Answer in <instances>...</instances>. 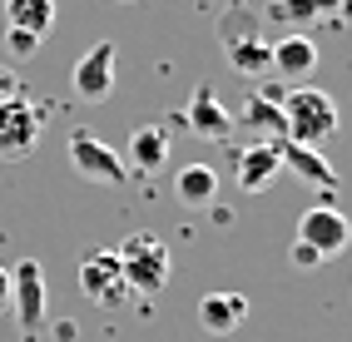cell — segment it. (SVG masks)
<instances>
[{
    "mask_svg": "<svg viewBox=\"0 0 352 342\" xmlns=\"http://www.w3.org/2000/svg\"><path fill=\"white\" fill-rule=\"evenodd\" d=\"M338 134V104L313 84H293L288 100H283V139H298V144H322Z\"/></svg>",
    "mask_w": 352,
    "mask_h": 342,
    "instance_id": "obj_1",
    "label": "cell"
},
{
    "mask_svg": "<svg viewBox=\"0 0 352 342\" xmlns=\"http://www.w3.org/2000/svg\"><path fill=\"white\" fill-rule=\"evenodd\" d=\"M114 258H120V273H124V288L129 293H159L164 283H169V248H164V238H154L149 228L144 233H129L120 248H114Z\"/></svg>",
    "mask_w": 352,
    "mask_h": 342,
    "instance_id": "obj_2",
    "label": "cell"
},
{
    "mask_svg": "<svg viewBox=\"0 0 352 342\" xmlns=\"http://www.w3.org/2000/svg\"><path fill=\"white\" fill-rule=\"evenodd\" d=\"M10 312L20 323V337L40 342V328H45V268L35 258L10 268Z\"/></svg>",
    "mask_w": 352,
    "mask_h": 342,
    "instance_id": "obj_3",
    "label": "cell"
},
{
    "mask_svg": "<svg viewBox=\"0 0 352 342\" xmlns=\"http://www.w3.org/2000/svg\"><path fill=\"white\" fill-rule=\"evenodd\" d=\"M40 129H45L40 104H30L25 95L6 100V104H0V159H6V164L30 159L35 144H40Z\"/></svg>",
    "mask_w": 352,
    "mask_h": 342,
    "instance_id": "obj_4",
    "label": "cell"
},
{
    "mask_svg": "<svg viewBox=\"0 0 352 342\" xmlns=\"http://www.w3.org/2000/svg\"><path fill=\"white\" fill-rule=\"evenodd\" d=\"M69 164H75L80 179H89V184H109V189H120L129 169H124V159L120 149H109L104 139H95V134H69Z\"/></svg>",
    "mask_w": 352,
    "mask_h": 342,
    "instance_id": "obj_5",
    "label": "cell"
},
{
    "mask_svg": "<svg viewBox=\"0 0 352 342\" xmlns=\"http://www.w3.org/2000/svg\"><path fill=\"white\" fill-rule=\"evenodd\" d=\"M298 243L318 248L322 258H338L352 243V223H347V214L338 209V203H313V209L298 218Z\"/></svg>",
    "mask_w": 352,
    "mask_h": 342,
    "instance_id": "obj_6",
    "label": "cell"
},
{
    "mask_svg": "<svg viewBox=\"0 0 352 342\" xmlns=\"http://www.w3.org/2000/svg\"><path fill=\"white\" fill-rule=\"evenodd\" d=\"M80 293L95 308H120L129 298V288H124V273H120V258L114 253H89L80 258Z\"/></svg>",
    "mask_w": 352,
    "mask_h": 342,
    "instance_id": "obj_7",
    "label": "cell"
},
{
    "mask_svg": "<svg viewBox=\"0 0 352 342\" xmlns=\"http://www.w3.org/2000/svg\"><path fill=\"white\" fill-rule=\"evenodd\" d=\"M268 70L288 84H302L313 70H318V40L308 30H288L283 40L268 45Z\"/></svg>",
    "mask_w": 352,
    "mask_h": 342,
    "instance_id": "obj_8",
    "label": "cell"
},
{
    "mask_svg": "<svg viewBox=\"0 0 352 342\" xmlns=\"http://www.w3.org/2000/svg\"><path fill=\"white\" fill-rule=\"evenodd\" d=\"M114 65H120V50H114V40H95L89 50L80 55L75 65V95L80 100H109L114 89Z\"/></svg>",
    "mask_w": 352,
    "mask_h": 342,
    "instance_id": "obj_9",
    "label": "cell"
},
{
    "mask_svg": "<svg viewBox=\"0 0 352 342\" xmlns=\"http://www.w3.org/2000/svg\"><path fill=\"white\" fill-rule=\"evenodd\" d=\"M278 174H283V159H278V144H268V139L233 154V179H239L243 194H263Z\"/></svg>",
    "mask_w": 352,
    "mask_h": 342,
    "instance_id": "obj_10",
    "label": "cell"
},
{
    "mask_svg": "<svg viewBox=\"0 0 352 342\" xmlns=\"http://www.w3.org/2000/svg\"><path fill=\"white\" fill-rule=\"evenodd\" d=\"M184 124H189L199 139L223 144L228 134H233V114L219 104V95H214L208 84H199V89H194V100H189V109H184Z\"/></svg>",
    "mask_w": 352,
    "mask_h": 342,
    "instance_id": "obj_11",
    "label": "cell"
},
{
    "mask_svg": "<svg viewBox=\"0 0 352 342\" xmlns=\"http://www.w3.org/2000/svg\"><path fill=\"white\" fill-rule=\"evenodd\" d=\"M120 159H124V169H129V174H159L164 164H169V129H159V124L134 129Z\"/></svg>",
    "mask_w": 352,
    "mask_h": 342,
    "instance_id": "obj_12",
    "label": "cell"
},
{
    "mask_svg": "<svg viewBox=\"0 0 352 342\" xmlns=\"http://www.w3.org/2000/svg\"><path fill=\"white\" fill-rule=\"evenodd\" d=\"M243 317H248V298H243V293H204V298H199V323H204L208 337L239 332Z\"/></svg>",
    "mask_w": 352,
    "mask_h": 342,
    "instance_id": "obj_13",
    "label": "cell"
},
{
    "mask_svg": "<svg viewBox=\"0 0 352 342\" xmlns=\"http://www.w3.org/2000/svg\"><path fill=\"white\" fill-rule=\"evenodd\" d=\"M273 144H278L283 169H293L298 179H308V184H318V189H338V169L327 164L313 144H298V139H273Z\"/></svg>",
    "mask_w": 352,
    "mask_h": 342,
    "instance_id": "obj_14",
    "label": "cell"
},
{
    "mask_svg": "<svg viewBox=\"0 0 352 342\" xmlns=\"http://www.w3.org/2000/svg\"><path fill=\"white\" fill-rule=\"evenodd\" d=\"M342 0H273L268 5V20L283 30H308L318 20H333Z\"/></svg>",
    "mask_w": 352,
    "mask_h": 342,
    "instance_id": "obj_15",
    "label": "cell"
},
{
    "mask_svg": "<svg viewBox=\"0 0 352 342\" xmlns=\"http://www.w3.org/2000/svg\"><path fill=\"white\" fill-rule=\"evenodd\" d=\"M174 198L184 203V209H208V203L219 198V174L208 164H184L174 174Z\"/></svg>",
    "mask_w": 352,
    "mask_h": 342,
    "instance_id": "obj_16",
    "label": "cell"
},
{
    "mask_svg": "<svg viewBox=\"0 0 352 342\" xmlns=\"http://www.w3.org/2000/svg\"><path fill=\"white\" fill-rule=\"evenodd\" d=\"M233 124H248L253 134H263V139H283V104H278L273 95H258V89H248V100H243V114Z\"/></svg>",
    "mask_w": 352,
    "mask_h": 342,
    "instance_id": "obj_17",
    "label": "cell"
},
{
    "mask_svg": "<svg viewBox=\"0 0 352 342\" xmlns=\"http://www.w3.org/2000/svg\"><path fill=\"white\" fill-rule=\"evenodd\" d=\"M223 55L233 65V75H243V80H258L268 70V40H263V30L239 35V40H223Z\"/></svg>",
    "mask_w": 352,
    "mask_h": 342,
    "instance_id": "obj_18",
    "label": "cell"
},
{
    "mask_svg": "<svg viewBox=\"0 0 352 342\" xmlns=\"http://www.w3.org/2000/svg\"><path fill=\"white\" fill-rule=\"evenodd\" d=\"M6 25L10 30L45 35L55 25V0H6Z\"/></svg>",
    "mask_w": 352,
    "mask_h": 342,
    "instance_id": "obj_19",
    "label": "cell"
},
{
    "mask_svg": "<svg viewBox=\"0 0 352 342\" xmlns=\"http://www.w3.org/2000/svg\"><path fill=\"white\" fill-rule=\"evenodd\" d=\"M6 45H10L15 55H35V50H40V35H30V30H10V25H6Z\"/></svg>",
    "mask_w": 352,
    "mask_h": 342,
    "instance_id": "obj_20",
    "label": "cell"
},
{
    "mask_svg": "<svg viewBox=\"0 0 352 342\" xmlns=\"http://www.w3.org/2000/svg\"><path fill=\"white\" fill-rule=\"evenodd\" d=\"M15 95H25V80H20L10 65H0V104L6 100H15Z\"/></svg>",
    "mask_w": 352,
    "mask_h": 342,
    "instance_id": "obj_21",
    "label": "cell"
},
{
    "mask_svg": "<svg viewBox=\"0 0 352 342\" xmlns=\"http://www.w3.org/2000/svg\"><path fill=\"white\" fill-rule=\"evenodd\" d=\"M293 263H298V268H322L327 258L318 253V248H308V243H293Z\"/></svg>",
    "mask_w": 352,
    "mask_h": 342,
    "instance_id": "obj_22",
    "label": "cell"
},
{
    "mask_svg": "<svg viewBox=\"0 0 352 342\" xmlns=\"http://www.w3.org/2000/svg\"><path fill=\"white\" fill-rule=\"evenodd\" d=\"M0 312H10V268H0Z\"/></svg>",
    "mask_w": 352,
    "mask_h": 342,
    "instance_id": "obj_23",
    "label": "cell"
},
{
    "mask_svg": "<svg viewBox=\"0 0 352 342\" xmlns=\"http://www.w3.org/2000/svg\"><path fill=\"white\" fill-rule=\"evenodd\" d=\"M223 5H243V0H223Z\"/></svg>",
    "mask_w": 352,
    "mask_h": 342,
    "instance_id": "obj_24",
    "label": "cell"
},
{
    "mask_svg": "<svg viewBox=\"0 0 352 342\" xmlns=\"http://www.w3.org/2000/svg\"><path fill=\"white\" fill-rule=\"evenodd\" d=\"M124 5H129V0H124Z\"/></svg>",
    "mask_w": 352,
    "mask_h": 342,
    "instance_id": "obj_25",
    "label": "cell"
}]
</instances>
